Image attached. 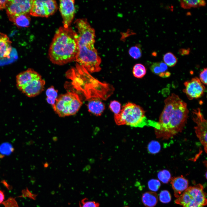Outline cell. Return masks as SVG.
<instances>
[{"label": "cell", "instance_id": "6da1fadb", "mask_svg": "<svg viewBox=\"0 0 207 207\" xmlns=\"http://www.w3.org/2000/svg\"><path fill=\"white\" fill-rule=\"evenodd\" d=\"M164 106L158 122L153 121L157 138L168 139L181 132L188 117L189 110L187 103L174 94L164 101Z\"/></svg>", "mask_w": 207, "mask_h": 207}, {"label": "cell", "instance_id": "7a4b0ae2", "mask_svg": "<svg viewBox=\"0 0 207 207\" xmlns=\"http://www.w3.org/2000/svg\"><path fill=\"white\" fill-rule=\"evenodd\" d=\"M77 33L71 28L60 27L56 31L48 55L54 64L62 65L74 61L78 51Z\"/></svg>", "mask_w": 207, "mask_h": 207}, {"label": "cell", "instance_id": "3957f363", "mask_svg": "<svg viewBox=\"0 0 207 207\" xmlns=\"http://www.w3.org/2000/svg\"><path fill=\"white\" fill-rule=\"evenodd\" d=\"M68 77L72 80L74 88L82 91L87 100L92 98L106 100L114 91L112 85L94 78L80 66L72 70Z\"/></svg>", "mask_w": 207, "mask_h": 207}, {"label": "cell", "instance_id": "277c9868", "mask_svg": "<svg viewBox=\"0 0 207 207\" xmlns=\"http://www.w3.org/2000/svg\"><path fill=\"white\" fill-rule=\"evenodd\" d=\"M114 119L119 125H126L135 127L148 126L145 111L139 106L130 102L124 105L118 114H114Z\"/></svg>", "mask_w": 207, "mask_h": 207}, {"label": "cell", "instance_id": "5b68a950", "mask_svg": "<svg viewBox=\"0 0 207 207\" xmlns=\"http://www.w3.org/2000/svg\"><path fill=\"white\" fill-rule=\"evenodd\" d=\"M83 103L77 93L73 91H68L58 96L52 107L54 111L60 117H64L75 114Z\"/></svg>", "mask_w": 207, "mask_h": 207}, {"label": "cell", "instance_id": "8992f818", "mask_svg": "<svg viewBox=\"0 0 207 207\" xmlns=\"http://www.w3.org/2000/svg\"><path fill=\"white\" fill-rule=\"evenodd\" d=\"M207 202L206 193L201 184L188 187L175 201L183 207H204Z\"/></svg>", "mask_w": 207, "mask_h": 207}, {"label": "cell", "instance_id": "52a82bcc", "mask_svg": "<svg viewBox=\"0 0 207 207\" xmlns=\"http://www.w3.org/2000/svg\"><path fill=\"white\" fill-rule=\"evenodd\" d=\"M74 61L78 62L88 72H99L101 68V59L95 47L85 49L77 54Z\"/></svg>", "mask_w": 207, "mask_h": 207}, {"label": "cell", "instance_id": "ba28073f", "mask_svg": "<svg viewBox=\"0 0 207 207\" xmlns=\"http://www.w3.org/2000/svg\"><path fill=\"white\" fill-rule=\"evenodd\" d=\"M57 7L55 0H33L29 14L34 16L48 17L56 12Z\"/></svg>", "mask_w": 207, "mask_h": 207}, {"label": "cell", "instance_id": "9c48e42d", "mask_svg": "<svg viewBox=\"0 0 207 207\" xmlns=\"http://www.w3.org/2000/svg\"><path fill=\"white\" fill-rule=\"evenodd\" d=\"M192 117L196 124L195 129L197 136L207 152V122L200 109L197 108L192 111Z\"/></svg>", "mask_w": 207, "mask_h": 207}, {"label": "cell", "instance_id": "30bf717a", "mask_svg": "<svg viewBox=\"0 0 207 207\" xmlns=\"http://www.w3.org/2000/svg\"><path fill=\"white\" fill-rule=\"evenodd\" d=\"M184 84L185 88L183 91L189 99L199 98L205 92V87L197 77L186 81Z\"/></svg>", "mask_w": 207, "mask_h": 207}, {"label": "cell", "instance_id": "8fae6325", "mask_svg": "<svg viewBox=\"0 0 207 207\" xmlns=\"http://www.w3.org/2000/svg\"><path fill=\"white\" fill-rule=\"evenodd\" d=\"M33 0H8L6 11L7 16L30 14Z\"/></svg>", "mask_w": 207, "mask_h": 207}, {"label": "cell", "instance_id": "7c38bea8", "mask_svg": "<svg viewBox=\"0 0 207 207\" xmlns=\"http://www.w3.org/2000/svg\"><path fill=\"white\" fill-rule=\"evenodd\" d=\"M74 3V1L72 0L60 1L59 10L64 27H70L73 21L75 12Z\"/></svg>", "mask_w": 207, "mask_h": 207}, {"label": "cell", "instance_id": "4fadbf2b", "mask_svg": "<svg viewBox=\"0 0 207 207\" xmlns=\"http://www.w3.org/2000/svg\"><path fill=\"white\" fill-rule=\"evenodd\" d=\"M45 84V82L41 76L32 80L20 90L28 97H34L43 91Z\"/></svg>", "mask_w": 207, "mask_h": 207}, {"label": "cell", "instance_id": "5bb4252c", "mask_svg": "<svg viewBox=\"0 0 207 207\" xmlns=\"http://www.w3.org/2000/svg\"><path fill=\"white\" fill-rule=\"evenodd\" d=\"M41 76L32 69H28L19 73L16 77V85L20 90L34 79Z\"/></svg>", "mask_w": 207, "mask_h": 207}, {"label": "cell", "instance_id": "9a60e30c", "mask_svg": "<svg viewBox=\"0 0 207 207\" xmlns=\"http://www.w3.org/2000/svg\"><path fill=\"white\" fill-rule=\"evenodd\" d=\"M171 184L175 197H179L188 187V181L182 176L171 179Z\"/></svg>", "mask_w": 207, "mask_h": 207}, {"label": "cell", "instance_id": "2e32d148", "mask_svg": "<svg viewBox=\"0 0 207 207\" xmlns=\"http://www.w3.org/2000/svg\"><path fill=\"white\" fill-rule=\"evenodd\" d=\"M12 42L7 35L0 32V59L9 57Z\"/></svg>", "mask_w": 207, "mask_h": 207}, {"label": "cell", "instance_id": "e0dca14e", "mask_svg": "<svg viewBox=\"0 0 207 207\" xmlns=\"http://www.w3.org/2000/svg\"><path fill=\"white\" fill-rule=\"evenodd\" d=\"M100 99L92 98L88 100L87 106L88 111L96 116L101 115L105 109L104 104Z\"/></svg>", "mask_w": 207, "mask_h": 207}, {"label": "cell", "instance_id": "ac0fdd59", "mask_svg": "<svg viewBox=\"0 0 207 207\" xmlns=\"http://www.w3.org/2000/svg\"><path fill=\"white\" fill-rule=\"evenodd\" d=\"M9 20L18 27H28L30 24V18L29 14H22L16 16H8Z\"/></svg>", "mask_w": 207, "mask_h": 207}, {"label": "cell", "instance_id": "d6986e66", "mask_svg": "<svg viewBox=\"0 0 207 207\" xmlns=\"http://www.w3.org/2000/svg\"><path fill=\"white\" fill-rule=\"evenodd\" d=\"M150 68L153 73L162 78H167L170 76V72L167 70V66L164 62H155Z\"/></svg>", "mask_w": 207, "mask_h": 207}, {"label": "cell", "instance_id": "ffe728a7", "mask_svg": "<svg viewBox=\"0 0 207 207\" xmlns=\"http://www.w3.org/2000/svg\"><path fill=\"white\" fill-rule=\"evenodd\" d=\"M141 200L143 204L146 207H154L157 204L158 198L157 194L153 191H148L143 193Z\"/></svg>", "mask_w": 207, "mask_h": 207}, {"label": "cell", "instance_id": "44dd1931", "mask_svg": "<svg viewBox=\"0 0 207 207\" xmlns=\"http://www.w3.org/2000/svg\"><path fill=\"white\" fill-rule=\"evenodd\" d=\"M180 2L181 7L185 9L205 6L206 4L204 0H181Z\"/></svg>", "mask_w": 207, "mask_h": 207}, {"label": "cell", "instance_id": "7402d4cb", "mask_svg": "<svg viewBox=\"0 0 207 207\" xmlns=\"http://www.w3.org/2000/svg\"><path fill=\"white\" fill-rule=\"evenodd\" d=\"M46 100L47 103L53 106L57 98L58 91L53 86L48 88L46 91Z\"/></svg>", "mask_w": 207, "mask_h": 207}, {"label": "cell", "instance_id": "603a6c76", "mask_svg": "<svg viewBox=\"0 0 207 207\" xmlns=\"http://www.w3.org/2000/svg\"><path fill=\"white\" fill-rule=\"evenodd\" d=\"M146 70L145 66L141 64H137L133 66V73L134 76L138 78H143L146 74Z\"/></svg>", "mask_w": 207, "mask_h": 207}, {"label": "cell", "instance_id": "cb8c5ba5", "mask_svg": "<svg viewBox=\"0 0 207 207\" xmlns=\"http://www.w3.org/2000/svg\"><path fill=\"white\" fill-rule=\"evenodd\" d=\"M164 62L169 67L175 66L177 62L176 57L171 52H168L165 54L163 57Z\"/></svg>", "mask_w": 207, "mask_h": 207}, {"label": "cell", "instance_id": "d4e9b609", "mask_svg": "<svg viewBox=\"0 0 207 207\" xmlns=\"http://www.w3.org/2000/svg\"><path fill=\"white\" fill-rule=\"evenodd\" d=\"M158 177L162 183H166L171 179V175L170 172L167 170H163L160 171L158 174Z\"/></svg>", "mask_w": 207, "mask_h": 207}, {"label": "cell", "instance_id": "484cf974", "mask_svg": "<svg viewBox=\"0 0 207 207\" xmlns=\"http://www.w3.org/2000/svg\"><path fill=\"white\" fill-rule=\"evenodd\" d=\"M99 203L90 201L86 198L83 199L79 202V207H99Z\"/></svg>", "mask_w": 207, "mask_h": 207}, {"label": "cell", "instance_id": "4316f807", "mask_svg": "<svg viewBox=\"0 0 207 207\" xmlns=\"http://www.w3.org/2000/svg\"><path fill=\"white\" fill-rule=\"evenodd\" d=\"M147 149L150 153L155 154L160 151V145L158 142L153 141L149 144Z\"/></svg>", "mask_w": 207, "mask_h": 207}, {"label": "cell", "instance_id": "83f0119b", "mask_svg": "<svg viewBox=\"0 0 207 207\" xmlns=\"http://www.w3.org/2000/svg\"><path fill=\"white\" fill-rule=\"evenodd\" d=\"M110 110L114 114H118L121 110V104L118 101L114 100L110 101L109 105Z\"/></svg>", "mask_w": 207, "mask_h": 207}, {"label": "cell", "instance_id": "f1b7e54d", "mask_svg": "<svg viewBox=\"0 0 207 207\" xmlns=\"http://www.w3.org/2000/svg\"><path fill=\"white\" fill-rule=\"evenodd\" d=\"M129 53L132 57L135 59H137L141 57V51L140 48L138 46H134L129 49Z\"/></svg>", "mask_w": 207, "mask_h": 207}, {"label": "cell", "instance_id": "f546056e", "mask_svg": "<svg viewBox=\"0 0 207 207\" xmlns=\"http://www.w3.org/2000/svg\"><path fill=\"white\" fill-rule=\"evenodd\" d=\"M14 149L13 148L9 143H4L0 146V153L1 156L2 154L7 155L13 152Z\"/></svg>", "mask_w": 207, "mask_h": 207}, {"label": "cell", "instance_id": "4dcf8cb0", "mask_svg": "<svg viewBox=\"0 0 207 207\" xmlns=\"http://www.w3.org/2000/svg\"><path fill=\"white\" fill-rule=\"evenodd\" d=\"M159 200L162 203H166L169 202L171 200V196L169 192L167 190H163L160 193Z\"/></svg>", "mask_w": 207, "mask_h": 207}, {"label": "cell", "instance_id": "1f68e13d", "mask_svg": "<svg viewBox=\"0 0 207 207\" xmlns=\"http://www.w3.org/2000/svg\"><path fill=\"white\" fill-rule=\"evenodd\" d=\"M160 182L157 179H151L148 183V186L149 189L153 191H157L160 188Z\"/></svg>", "mask_w": 207, "mask_h": 207}, {"label": "cell", "instance_id": "d6a6232c", "mask_svg": "<svg viewBox=\"0 0 207 207\" xmlns=\"http://www.w3.org/2000/svg\"><path fill=\"white\" fill-rule=\"evenodd\" d=\"M207 72L206 68H204L200 74V80L201 82L204 84L207 85Z\"/></svg>", "mask_w": 207, "mask_h": 207}, {"label": "cell", "instance_id": "836d02e7", "mask_svg": "<svg viewBox=\"0 0 207 207\" xmlns=\"http://www.w3.org/2000/svg\"><path fill=\"white\" fill-rule=\"evenodd\" d=\"M8 0H0V10L6 8Z\"/></svg>", "mask_w": 207, "mask_h": 207}, {"label": "cell", "instance_id": "e575fe53", "mask_svg": "<svg viewBox=\"0 0 207 207\" xmlns=\"http://www.w3.org/2000/svg\"><path fill=\"white\" fill-rule=\"evenodd\" d=\"M189 51L188 49H181L180 50V53L183 55L188 54L189 53Z\"/></svg>", "mask_w": 207, "mask_h": 207}, {"label": "cell", "instance_id": "d590c367", "mask_svg": "<svg viewBox=\"0 0 207 207\" xmlns=\"http://www.w3.org/2000/svg\"><path fill=\"white\" fill-rule=\"evenodd\" d=\"M4 199V195L3 192L0 190V204L1 203Z\"/></svg>", "mask_w": 207, "mask_h": 207}, {"label": "cell", "instance_id": "8d00e7d4", "mask_svg": "<svg viewBox=\"0 0 207 207\" xmlns=\"http://www.w3.org/2000/svg\"><path fill=\"white\" fill-rule=\"evenodd\" d=\"M128 207V206H125V207Z\"/></svg>", "mask_w": 207, "mask_h": 207}]
</instances>
